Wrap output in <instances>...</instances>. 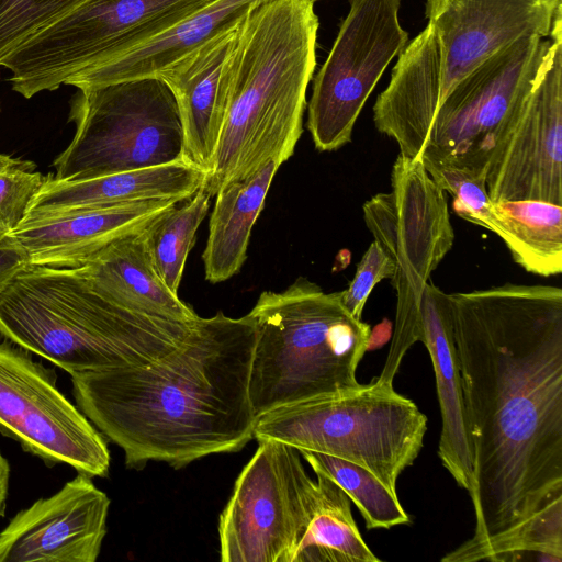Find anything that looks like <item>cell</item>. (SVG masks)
<instances>
[{
	"instance_id": "6da1fadb",
	"label": "cell",
	"mask_w": 562,
	"mask_h": 562,
	"mask_svg": "<svg viewBox=\"0 0 562 562\" xmlns=\"http://www.w3.org/2000/svg\"><path fill=\"white\" fill-rule=\"evenodd\" d=\"M481 552L562 501V289L505 283L449 294Z\"/></svg>"
},
{
	"instance_id": "7a4b0ae2",
	"label": "cell",
	"mask_w": 562,
	"mask_h": 562,
	"mask_svg": "<svg viewBox=\"0 0 562 562\" xmlns=\"http://www.w3.org/2000/svg\"><path fill=\"white\" fill-rule=\"evenodd\" d=\"M256 327L249 314L199 317L187 338L145 366L70 374L76 405L124 452L125 465L180 469L241 450L257 424L249 397Z\"/></svg>"
},
{
	"instance_id": "3957f363",
	"label": "cell",
	"mask_w": 562,
	"mask_h": 562,
	"mask_svg": "<svg viewBox=\"0 0 562 562\" xmlns=\"http://www.w3.org/2000/svg\"><path fill=\"white\" fill-rule=\"evenodd\" d=\"M314 3L265 0L240 22L229 63L225 122L203 186L211 196L293 155L316 66Z\"/></svg>"
},
{
	"instance_id": "277c9868",
	"label": "cell",
	"mask_w": 562,
	"mask_h": 562,
	"mask_svg": "<svg viewBox=\"0 0 562 562\" xmlns=\"http://www.w3.org/2000/svg\"><path fill=\"white\" fill-rule=\"evenodd\" d=\"M196 321L116 305L77 268L30 265L0 293L2 338L69 374L145 366L178 347Z\"/></svg>"
},
{
	"instance_id": "5b68a950",
	"label": "cell",
	"mask_w": 562,
	"mask_h": 562,
	"mask_svg": "<svg viewBox=\"0 0 562 562\" xmlns=\"http://www.w3.org/2000/svg\"><path fill=\"white\" fill-rule=\"evenodd\" d=\"M256 327L249 397L257 418L272 411L357 389L370 325L299 278L281 292L263 291L248 313Z\"/></svg>"
},
{
	"instance_id": "8992f818",
	"label": "cell",
	"mask_w": 562,
	"mask_h": 562,
	"mask_svg": "<svg viewBox=\"0 0 562 562\" xmlns=\"http://www.w3.org/2000/svg\"><path fill=\"white\" fill-rule=\"evenodd\" d=\"M426 430L427 417L416 404L374 379L267 413L258 418L254 438L350 461L396 493L397 479L418 457Z\"/></svg>"
},
{
	"instance_id": "52a82bcc",
	"label": "cell",
	"mask_w": 562,
	"mask_h": 562,
	"mask_svg": "<svg viewBox=\"0 0 562 562\" xmlns=\"http://www.w3.org/2000/svg\"><path fill=\"white\" fill-rule=\"evenodd\" d=\"M69 121L75 135L54 160L56 179H88L184 160L178 105L158 76L78 89Z\"/></svg>"
},
{
	"instance_id": "ba28073f",
	"label": "cell",
	"mask_w": 562,
	"mask_h": 562,
	"mask_svg": "<svg viewBox=\"0 0 562 562\" xmlns=\"http://www.w3.org/2000/svg\"><path fill=\"white\" fill-rule=\"evenodd\" d=\"M391 187V192L373 195L362 207L368 229L394 266L395 324L384 367L375 378L383 384H393L405 353L423 342V293L454 240L445 191L422 160L398 154Z\"/></svg>"
},
{
	"instance_id": "9c48e42d",
	"label": "cell",
	"mask_w": 562,
	"mask_h": 562,
	"mask_svg": "<svg viewBox=\"0 0 562 562\" xmlns=\"http://www.w3.org/2000/svg\"><path fill=\"white\" fill-rule=\"evenodd\" d=\"M212 0H85L0 60L30 99L150 41Z\"/></svg>"
},
{
	"instance_id": "30bf717a",
	"label": "cell",
	"mask_w": 562,
	"mask_h": 562,
	"mask_svg": "<svg viewBox=\"0 0 562 562\" xmlns=\"http://www.w3.org/2000/svg\"><path fill=\"white\" fill-rule=\"evenodd\" d=\"M319 498L297 449L260 440L218 519L222 562H293Z\"/></svg>"
},
{
	"instance_id": "8fae6325",
	"label": "cell",
	"mask_w": 562,
	"mask_h": 562,
	"mask_svg": "<svg viewBox=\"0 0 562 562\" xmlns=\"http://www.w3.org/2000/svg\"><path fill=\"white\" fill-rule=\"evenodd\" d=\"M549 49L550 37L522 36L463 77L438 108L422 160L486 171Z\"/></svg>"
},
{
	"instance_id": "7c38bea8",
	"label": "cell",
	"mask_w": 562,
	"mask_h": 562,
	"mask_svg": "<svg viewBox=\"0 0 562 562\" xmlns=\"http://www.w3.org/2000/svg\"><path fill=\"white\" fill-rule=\"evenodd\" d=\"M0 434L41 459L90 477L110 469L106 439L57 387L54 369L4 339L0 342Z\"/></svg>"
},
{
	"instance_id": "4fadbf2b",
	"label": "cell",
	"mask_w": 562,
	"mask_h": 562,
	"mask_svg": "<svg viewBox=\"0 0 562 562\" xmlns=\"http://www.w3.org/2000/svg\"><path fill=\"white\" fill-rule=\"evenodd\" d=\"M401 0H350L329 55L314 78L307 128L319 151L351 140L355 123L390 61L408 41Z\"/></svg>"
},
{
	"instance_id": "5bb4252c",
	"label": "cell",
	"mask_w": 562,
	"mask_h": 562,
	"mask_svg": "<svg viewBox=\"0 0 562 562\" xmlns=\"http://www.w3.org/2000/svg\"><path fill=\"white\" fill-rule=\"evenodd\" d=\"M548 56L529 93L491 154L486 189L496 202L539 200L562 205V12Z\"/></svg>"
},
{
	"instance_id": "9a60e30c",
	"label": "cell",
	"mask_w": 562,
	"mask_h": 562,
	"mask_svg": "<svg viewBox=\"0 0 562 562\" xmlns=\"http://www.w3.org/2000/svg\"><path fill=\"white\" fill-rule=\"evenodd\" d=\"M560 12L562 0H427L425 15L440 49V104L507 45L522 36L549 37Z\"/></svg>"
},
{
	"instance_id": "2e32d148",
	"label": "cell",
	"mask_w": 562,
	"mask_h": 562,
	"mask_svg": "<svg viewBox=\"0 0 562 562\" xmlns=\"http://www.w3.org/2000/svg\"><path fill=\"white\" fill-rule=\"evenodd\" d=\"M110 504L92 477L78 473L11 518L0 531V562H95Z\"/></svg>"
},
{
	"instance_id": "e0dca14e",
	"label": "cell",
	"mask_w": 562,
	"mask_h": 562,
	"mask_svg": "<svg viewBox=\"0 0 562 562\" xmlns=\"http://www.w3.org/2000/svg\"><path fill=\"white\" fill-rule=\"evenodd\" d=\"M177 203L149 200L25 216L11 234L26 250L31 265L77 268L110 243L143 229Z\"/></svg>"
},
{
	"instance_id": "ac0fdd59",
	"label": "cell",
	"mask_w": 562,
	"mask_h": 562,
	"mask_svg": "<svg viewBox=\"0 0 562 562\" xmlns=\"http://www.w3.org/2000/svg\"><path fill=\"white\" fill-rule=\"evenodd\" d=\"M238 26L212 38L157 75L168 85L178 105L184 160L207 176L225 122L229 63Z\"/></svg>"
},
{
	"instance_id": "d6986e66",
	"label": "cell",
	"mask_w": 562,
	"mask_h": 562,
	"mask_svg": "<svg viewBox=\"0 0 562 562\" xmlns=\"http://www.w3.org/2000/svg\"><path fill=\"white\" fill-rule=\"evenodd\" d=\"M440 49L431 25L398 54L391 80L373 106L375 128L393 138L400 154L422 160L440 105Z\"/></svg>"
},
{
	"instance_id": "ffe728a7",
	"label": "cell",
	"mask_w": 562,
	"mask_h": 562,
	"mask_svg": "<svg viewBox=\"0 0 562 562\" xmlns=\"http://www.w3.org/2000/svg\"><path fill=\"white\" fill-rule=\"evenodd\" d=\"M206 177L202 169L184 160L79 180L48 175L25 216L149 200L179 203L194 195Z\"/></svg>"
},
{
	"instance_id": "44dd1931",
	"label": "cell",
	"mask_w": 562,
	"mask_h": 562,
	"mask_svg": "<svg viewBox=\"0 0 562 562\" xmlns=\"http://www.w3.org/2000/svg\"><path fill=\"white\" fill-rule=\"evenodd\" d=\"M265 0H212L150 41L71 77L77 89L154 77L212 38L237 27Z\"/></svg>"
},
{
	"instance_id": "7402d4cb",
	"label": "cell",
	"mask_w": 562,
	"mask_h": 562,
	"mask_svg": "<svg viewBox=\"0 0 562 562\" xmlns=\"http://www.w3.org/2000/svg\"><path fill=\"white\" fill-rule=\"evenodd\" d=\"M420 313L423 344L434 366L442 419L438 456L457 484L469 492L472 460L449 294L429 281L423 293Z\"/></svg>"
},
{
	"instance_id": "603a6c76",
	"label": "cell",
	"mask_w": 562,
	"mask_h": 562,
	"mask_svg": "<svg viewBox=\"0 0 562 562\" xmlns=\"http://www.w3.org/2000/svg\"><path fill=\"white\" fill-rule=\"evenodd\" d=\"M77 270L95 293L124 308L184 323L200 317L156 273L142 229L110 243Z\"/></svg>"
},
{
	"instance_id": "cb8c5ba5",
	"label": "cell",
	"mask_w": 562,
	"mask_h": 562,
	"mask_svg": "<svg viewBox=\"0 0 562 562\" xmlns=\"http://www.w3.org/2000/svg\"><path fill=\"white\" fill-rule=\"evenodd\" d=\"M280 166L269 162L248 179L233 181L215 194L209 237L202 255L205 279L223 282L239 272L247 259L252 226L261 213Z\"/></svg>"
},
{
	"instance_id": "d4e9b609",
	"label": "cell",
	"mask_w": 562,
	"mask_h": 562,
	"mask_svg": "<svg viewBox=\"0 0 562 562\" xmlns=\"http://www.w3.org/2000/svg\"><path fill=\"white\" fill-rule=\"evenodd\" d=\"M504 227L502 240L526 271L550 277L562 272V205L517 200L494 203Z\"/></svg>"
},
{
	"instance_id": "484cf974",
	"label": "cell",
	"mask_w": 562,
	"mask_h": 562,
	"mask_svg": "<svg viewBox=\"0 0 562 562\" xmlns=\"http://www.w3.org/2000/svg\"><path fill=\"white\" fill-rule=\"evenodd\" d=\"M319 498L293 562H379L353 520L350 498L329 476L316 471Z\"/></svg>"
},
{
	"instance_id": "4316f807",
	"label": "cell",
	"mask_w": 562,
	"mask_h": 562,
	"mask_svg": "<svg viewBox=\"0 0 562 562\" xmlns=\"http://www.w3.org/2000/svg\"><path fill=\"white\" fill-rule=\"evenodd\" d=\"M211 198L201 187L182 206L175 204L168 207L142 229L156 273L176 294L198 228L209 212Z\"/></svg>"
},
{
	"instance_id": "83f0119b",
	"label": "cell",
	"mask_w": 562,
	"mask_h": 562,
	"mask_svg": "<svg viewBox=\"0 0 562 562\" xmlns=\"http://www.w3.org/2000/svg\"><path fill=\"white\" fill-rule=\"evenodd\" d=\"M312 467L333 479L360 510L368 529H390L409 522L397 493L392 492L373 473L350 461L329 454L299 450Z\"/></svg>"
},
{
	"instance_id": "f1b7e54d",
	"label": "cell",
	"mask_w": 562,
	"mask_h": 562,
	"mask_svg": "<svg viewBox=\"0 0 562 562\" xmlns=\"http://www.w3.org/2000/svg\"><path fill=\"white\" fill-rule=\"evenodd\" d=\"M422 161L435 183L453 198L452 206L458 216L503 238L504 227L486 189L485 170Z\"/></svg>"
},
{
	"instance_id": "f546056e",
	"label": "cell",
	"mask_w": 562,
	"mask_h": 562,
	"mask_svg": "<svg viewBox=\"0 0 562 562\" xmlns=\"http://www.w3.org/2000/svg\"><path fill=\"white\" fill-rule=\"evenodd\" d=\"M520 554L562 561V501L543 508L512 533L486 547L479 561L518 560Z\"/></svg>"
},
{
	"instance_id": "4dcf8cb0",
	"label": "cell",
	"mask_w": 562,
	"mask_h": 562,
	"mask_svg": "<svg viewBox=\"0 0 562 562\" xmlns=\"http://www.w3.org/2000/svg\"><path fill=\"white\" fill-rule=\"evenodd\" d=\"M85 0H0V60Z\"/></svg>"
},
{
	"instance_id": "1f68e13d",
	"label": "cell",
	"mask_w": 562,
	"mask_h": 562,
	"mask_svg": "<svg viewBox=\"0 0 562 562\" xmlns=\"http://www.w3.org/2000/svg\"><path fill=\"white\" fill-rule=\"evenodd\" d=\"M45 179L34 162L0 154V231L21 224Z\"/></svg>"
},
{
	"instance_id": "d6a6232c",
	"label": "cell",
	"mask_w": 562,
	"mask_h": 562,
	"mask_svg": "<svg viewBox=\"0 0 562 562\" xmlns=\"http://www.w3.org/2000/svg\"><path fill=\"white\" fill-rule=\"evenodd\" d=\"M394 266L381 246L373 240L357 265L348 288L340 291L346 310L357 319H362L363 307L373 288L383 279H391Z\"/></svg>"
},
{
	"instance_id": "836d02e7",
	"label": "cell",
	"mask_w": 562,
	"mask_h": 562,
	"mask_svg": "<svg viewBox=\"0 0 562 562\" xmlns=\"http://www.w3.org/2000/svg\"><path fill=\"white\" fill-rule=\"evenodd\" d=\"M30 265L24 247L11 233L0 231V293Z\"/></svg>"
},
{
	"instance_id": "e575fe53",
	"label": "cell",
	"mask_w": 562,
	"mask_h": 562,
	"mask_svg": "<svg viewBox=\"0 0 562 562\" xmlns=\"http://www.w3.org/2000/svg\"><path fill=\"white\" fill-rule=\"evenodd\" d=\"M11 467L0 450V517H4L10 488Z\"/></svg>"
},
{
	"instance_id": "d590c367",
	"label": "cell",
	"mask_w": 562,
	"mask_h": 562,
	"mask_svg": "<svg viewBox=\"0 0 562 562\" xmlns=\"http://www.w3.org/2000/svg\"><path fill=\"white\" fill-rule=\"evenodd\" d=\"M312 1L316 2V1H318V0H312Z\"/></svg>"
}]
</instances>
